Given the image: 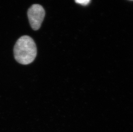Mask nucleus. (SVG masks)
<instances>
[{
    "label": "nucleus",
    "mask_w": 133,
    "mask_h": 132,
    "mask_svg": "<svg viewBox=\"0 0 133 132\" xmlns=\"http://www.w3.org/2000/svg\"><path fill=\"white\" fill-rule=\"evenodd\" d=\"M14 52L17 62L23 65H28L32 62L36 57V45L32 38L24 35L16 41Z\"/></svg>",
    "instance_id": "nucleus-1"
},
{
    "label": "nucleus",
    "mask_w": 133,
    "mask_h": 132,
    "mask_svg": "<svg viewBox=\"0 0 133 132\" xmlns=\"http://www.w3.org/2000/svg\"><path fill=\"white\" fill-rule=\"evenodd\" d=\"M27 15L29 23L33 30H38L45 16V10L43 6L38 4H33L28 10Z\"/></svg>",
    "instance_id": "nucleus-2"
},
{
    "label": "nucleus",
    "mask_w": 133,
    "mask_h": 132,
    "mask_svg": "<svg viewBox=\"0 0 133 132\" xmlns=\"http://www.w3.org/2000/svg\"><path fill=\"white\" fill-rule=\"evenodd\" d=\"M90 1V0H75V2L76 3L83 5H88Z\"/></svg>",
    "instance_id": "nucleus-3"
},
{
    "label": "nucleus",
    "mask_w": 133,
    "mask_h": 132,
    "mask_svg": "<svg viewBox=\"0 0 133 132\" xmlns=\"http://www.w3.org/2000/svg\"><path fill=\"white\" fill-rule=\"evenodd\" d=\"M131 1H133V0H131Z\"/></svg>",
    "instance_id": "nucleus-4"
}]
</instances>
